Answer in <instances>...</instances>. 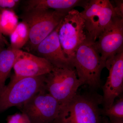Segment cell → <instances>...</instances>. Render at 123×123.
I'll return each instance as SVG.
<instances>
[{"label":"cell","instance_id":"cell-1","mask_svg":"<svg viewBox=\"0 0 123 123\" xmlns=\"http://www.w3.org/2000/svg\"><path fill=\"white\" fill-rule=\"evenodd\" d=\"M102 97L99 94H76L62 106L55 123H101Z\"/></svg>","mask_w":123,"mask_h":123},{"label":"cell","instance_id":"cell-12","mask_svg":"<svg viewBox=\"0 0 123 123\" xmlns=\"http://www.w3.org/2000/svg\"><path fill=\"white\" fill-rule=\"evenodd\" d=\"M109 75L102 87L103 108H108L123 91V51L115 56L110 66Z\"/></svg>","mask_w":123,"mask_h":123},{"label":"cell","instance_id":"cell-4","mask_svg":"<svg viewBox=\"0 0 123 123\" xmlns=\"http://www.w3.org/2000/svg\"><path fill=\"white\" fill-rule=\"evenodd\" d=\"M45 76L12 77L0 92V112L13 107H20L36 94L46 90Z\"/></svg>","mask_w":123,"mask_h":123},{"label":"cell","instance_id":"cell-7","mask_svg":"<svg viewBox=\"0 0 123 123\" xmlns=\"http://www.w3.org/2000/svg\"><path fill=\"white\" fill-rule=\"evenodd\" d=\"M58 37L64 52L73 62L77 50L86 39L80 12L74 9L69 11L61 23Z\"/></svg>","mask_w":123,"mask_h":123},{"label":"cell","instance_id":"cell-22","mask_svg":"<svg viewBox=\"0 0 123 123\" xmlns=\"http://www.w3.org/2000/svg\"></svg>","mask_w":123,"mask_h":123},{"label":"cell","instance_id":"cell-5","mask_svg":"<svg viewBox=\"0 0 123 123\" xmlns=\"http://www.w3.org/2000/svg\"><path fill=\"white\" fill-rule=\"evenodd\" d=\"M80 12L84 21L86 38L95 42L116 17L109 0H89Z\"/></svg>","mask_w":123,"mask_h":123},{"label":"cell","instance_id":"cell-17","mask_svg":"<svg viewBox=\"0 0 123 123\" xmlns=\"http://www.w3.org/2000/svg\"><path fill=\"white\" fill-rule=\"evenodd\" d=\"M1 21L2 33L10 35L15 30L18 24L17 18L15 13L7 9H2Z\"/></svg>","mask_w":123,"mask_h":123},{"label":"cell","instance_id":"cell-18","mask_svg":"<svg viewBox=\"0 0 123 123\" xmlns=\"http://www.w3.org/2000/svg\"><path fill=\"white\" fill-rule=\"evenodd\" d=\"M7 121V123H31L28 117L22 112L9 116Z\"/></svg>","mask_w":123,"mask_h":123},{"label":"cell","instance_id":"cell-23","mask_svg":"<svg viewBox=\"0 0 123 123\" xmlns=\"http://www.w3.org/2000/svg\"></svg>","mask_w":123,"mask_h":123},{"label":"cell","instance_id":"cell-15","mask_svg":"<svg viewBox=\"0 0 123 123\" xmlns=\"http://www.w3.org/2000/svg\"><path fill=\"white\" fill-rule=\"evenodd\" d=\"M10 36V47L20 50L29 41V31L26 25L23 22L18 23L15 30Z\"/></svg>","mask_w":123,"mask_h":123},{"label":"cell","instance_id":"cell-13","mask_svg":"<svg viewBox=\"0 0 123 123\" xmlns=\"http://www.w3.org/2000/svg\"><path fill=\"white\" fill-rule=\"evenodd\" d=\"M89 0H28L25 10L40 8L69 11L76 7L84 8Z\"/></svg>","mask_w":123,"mask_h":123},{"label":"cell","instance_id":"cell-16","mask_svg":"<svg viewBox=\"0 0 123 123\" xmlns=\"http://www.w3.org/2000/svg\"><path fill=\"white\" fill-rule=\"evenodd\" d=\"M102 114L107 116L111 123H123V98L115 101L108 108L101 109Z\"/></svg>","mask_w":123,"mask_h":123},{"label":"cell","instance_id":"cell-19","mask_svg":"<svg viewBox=\"0 0 123 123\" xmlns=\"http://www.w3.org/2000/svg\"><path fill=\"white\" fill-rule=\"evenodd\" d=\"M18 0H0V8L1 9H12L17 6Z\"/></svg>","mask_w":123,"mask_h":123},{"label":"cell","instance_id":"cell-20","mask_svg":"<svg viewBox=\"0 0 123 123\" xmlns=\"http://www.w3.org/2000/svg\"><path fill=\"white\" fill-rule=\"evenodd\" d=\"M114 2L115 5L113 6L116 16L123 18V1L116 0H114Z\"/></svg>","mask_w":123,"mask_h":123},{"label":"cell","instance_id":"cell-11","mask_svg":"<svg viewBox=\"0 0 123 123\" xmlns=\"http://www.w3.org/2000/svg\"><path fill=\"white\" fill-rule=\"evenodd\" d=\"M61 23L35 50L37 56L47 60L54 68L75 69L72 62L65 55L60 43L58 31Z\"/></svg>","mask_w":123,"mask_h":123},{"label":"cell","instance_id":"cell-9","mask_svg":"<svg viewBox=\"0 0 123 123\" xmlns=\"http://www.w3.org/2000/svg\"><path fill=\"white\" fill-rule=\"evenodd\" d=\"M94 45L108 70L115 56L123 51V18L115 17Z\"/></svg>","mask_w":123,"mask_h":123},{"label":"cell","instance_id":"cell-2","mask_svg":"<svg viewBox=\"0 0 123 123\" xmlns=\"http://www.w3.org/2000/svg\"><path fill=\"white\" fill-rule=\"evenodd\" d=\"M68 12L40 8L24 10L21 18L29 30L28 42L31 48L35 50L57 27Z\"/></svg>","mask_w":123,"mask_h":123},{"label":"cell","instance_id":"cell-6","mask_svg":"<svg viewBox=\"0 0 123 123\" xmlns=\"http://www.w3.org/2000/svg\"><path fill=\"white\" fill-rule=\"evenodd\" d=\"M47 92L62 106L65 105L77 94L82 86L75 69L54 68L45 76Z\"/></svg>","mask_w":123,"mask_h":123},{"label":"cell","instance_id":"cell-21","mask_svg":"<svg viewBox=\"0 0 123 123\" xmlns=\"http://www.w3.org/2000/svg\"><path fill=\"white\" fill-rule=\"evenodd\" d=\"M2 9L0 8V44L2 40V32L1 27V14Z\"/></svg>","mask_w":123,"mask_h":123},{"label":"cell","instance_id":"cell-8","mask_svg":"<svg viewBox=\"0 0 123 123\" xmlns=\"http://www.w3.org/2000/svg\"><path fill=\"white\" fill-rule=\"evenodd\" d=\"M20 107L31 123H55L59 116L62 105L45 90Z\"/></svg>","mask_w":123,"mask_h":123},{"label":"cell","instance_id":"cell-3","mask_svg":"<svg viewBox=\"0 0 123 123\" xmlns=\"http://www.w3.org/2000/svg\"><path fill=\"white\" fill-rule=\"evenodd\" d=\"M73 63L82 85L93 88L100 86L101 72L106 65L94 42L86 39L77 50Z\"/></svg>","mask_w":123,"mask_h":123},{"label":"cell","instance_id":"cell-14","mask_svg":"<svg viewBox=\"0 0 123 123\" xmlns=\"http://www.w3.org/2000/svg\"><path fill=\"white\" fill-rule=\"evenodd\" d=\"M19 50L10 47L0 50V92L5 86L6 81L13 68Z\"/></svg>","mask_w":123,"mask_h":123},{"label":"cell","instance_id":"cell-10","mask_svg":"<svg viewBox=\"0 0 123 123\" xmlns=\"http://www.w3.org/2000/svg\"><path fill=\"white\" fill-rule=\"evenodd\" d=\"M54 68L48 61L39 56L20 50L13 68L14 78L34 77L49 73Z\"/></svg>","mask_w":123,"mask_h":123}]
</instances>
